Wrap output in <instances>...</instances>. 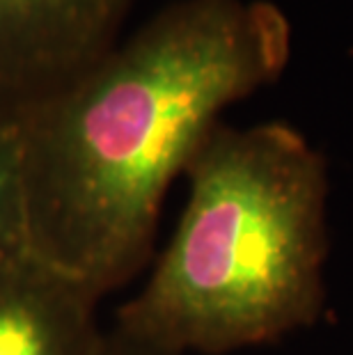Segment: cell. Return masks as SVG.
I'll list each match as a JSON object with an SVG mask.
<instances>
[{
  "label": "cell",
  "mask_w": 353,
  "mask_h": 355,
  "mask_svg": "<svg viewBox=\"0 0 353 355\" xmlns=\"http://www.w3.org/2000/svg\"><path fill=\"white\" fill-rule=\"evenodd\" d=\"M96 298L37 254L0 263V355H103Z\"/></svg>",
  "instance_id": "277c9868"
},
{
  "label": "cell",
  "mask_w": 353,
  "mask_h": 355,
  "mask_svg": "<svg viewBox=\"0 0 353 355\" xmlns=\"http://www.w3.org/2000/svg\"><path fill=\"white\" fill-rule=\"evenodd\" d=\"M289 58V19L268 0H175L12 115L33 254L96 300L122 286L149 259L172 181Z\"/></svg>",
  "instance_id": "6da1fadb"
},
{
  "label": "cell",
  "mask_w": 353,
  "mask_h": 355,
  "mask_svg": "<svg viewBox=\"0 0 353 355\" xmlns=\"http://www.w3.org/2000/svg\"><path fill=\"white\" fill-rule=\"evenodd\" d=\"M136 0H0V110L17 115L112 44Z\"/></svg>",
  "instance_id": "3957f363"
},
{
  "label": "cell",
  "mask_w": 353,
  "mask_h": 355,
  "mask_svg": "<svg viewBox=\"0 0 353 355\" xmlns=\"http://www.w3.org/2000/svg\"><path fill=\"white\" fill-rule=\"evenodd\" d=\"M103 355H165V353L140 349V346H133L129 342H124V339L112 335V337L106 339V349H103Z\"/></svg>",
  "instance_id": "8992f818"
},
{
  "label": "cell",
  "mask_w": 353,
  "mask_h": 355,
  "mask_svg": "<svg viewBox=\"0 0 353 355\" xmlns=\"http://www.w3.org/2000/svg\"><path fill=\"white\" fill-rule=\"evenodd\" d=\"M189 200L115 337L165 355L271 344L319 319L328 165L284 122L218 124L191 163Z\"/></svg>",
  "instance_id": "7a4b0ae2"
},
{
  "label": "cell",
  "mask_w": 353,
  "mask_h": 355,
  "mask_svg": "<svg viewBox=\"0 0 353 355\" xmlns=\"http://www.w3.org/2000/svg\"><path fill=\"white\" fill-rule=\"evenodd\" d=\"M30 252L21 140L14 119L0 110V263Z\"/></svg>",
  "instance_id": "5b68a950"
}]
</instances>
